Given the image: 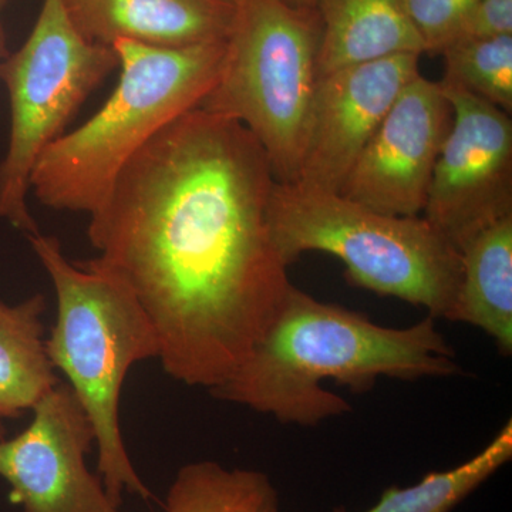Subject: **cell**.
Masks as SVG:
<instances>
[{
    "label": "cell",
    "mask_w": 512,
    "mask_h": 512,
    "mask_svg": "<svg viewBox=\"0 0 512 512\" xmlns=\"http://www.w3.org/2000/svg\"><path fill=\"white\" fill-rule=\"evenodd\" d=\"M275 175L238 121L192 109L131 158L90 214L86 261L119 278L168 376L212 390L237 372L291 288L269 227Z\"/></svg>",
    "instance_id": "6da1fadb"
},
{
    "label": "cell",
    "mask_w": 512,
    "mask_h": 512,
    "mask_svg": "<svg viewBox=\"0 0 512 512\" xmlns=\"http://www.w3.org/2000/svg\"><path fill=\"white\" fill-rule=\"evenodd\" d=\"M461 372L431 316L410 328H386L291 285L251 355L210 393L281 423L313 427L352 412L339 394L323 389L325 380L366 393L380 377L414 382Z\"/></svg>",
    "instance_id": "7a4b0ae2"
},
{
    "label": "cell",
    "mask_w": 512,
    "mask_h": 512,
    "mask_svg": "<svg viewBox=\"0 0 512 512\" xmlns=\"http://www.w3.org/2000/svg\"><path fill=\"white\" fill-rule=\"evenodd\" d=\"M26 238L56 293L47 356L92 423L104 490L116 505L123 491L148 500L153 494L136 473L121 434L120 397L131 367L158 359L153 323L119 278L87 262L73 264L55 237L37 232Z\"/></svg>",
    "instance_id": "3957f363"
},
{
    "label": "cell",
    "mask_w": 512,
    "mask_h": 512,
    "mask_svg": "<svg viewBox=\"0 0 512 512\" xmlns=\"http://www.w3.org/2000/svg\"><path fill=\"white\" fill-rule=\"evenodd\" d=\"M227 40L157 49L119 40L120 79L83 126L37 161L30 192L47 208L92 214L121 170L165 126L195 109L220 73Z\"/></svg>",
    "instance_id": "277c9868"
},
{
    "label": "cell",
    "mask_w": 512,
    "mask_h": 512,
    "mask_svg": "<svg viewBox=\"0 0 512 512\" xmlns=\"http://www.w3.org/2000/svg\"><path fill=\"white\" fill-rule=\"evenodd\" d=\"M279 255L291 266L306 252L336 256L352 285L448 319L461 255L429 222L384 214L340 192L275 183L268 210Z\"/></svg>",
    "instance_id": "5b68a950"
},
{
    "label": "cell",
    "mask_w": 512,
    "mask_h": 512,
    "mask_svg": "<svg viewBox=\"0 0 512 512\" xmlns=\"http://www.w3.org/2000/svg\"><path fill=\"white\" fill-rule=\"evenodd\" d=\"M315 9L239 0L220 73L197 109L242 124L265 151L276 183H296L319 82Z\"/></svg>",
    "instance_id": "8992f818"
},
{
    "label": "cell",
    "mask_w": 512,
    "mask_h": 512,
    "mask_svg": "<svg viewBox=\"0 0 512 512\" xmlns=\"http://www.w3.org/2000/svg\"><path fill=\"white\" fill-rule=\"evenodd\" d=\"M116 69L113 47L80 35L63 0H43L26 42L0 63L10 106L8 150L0 163V220L26 237L40 232L28 205L37 161Z\"/></svg>",
    "instance_id": "52a82bcc"
},
{
    "label": "cell",
    "mask_w": 512,
    "mask_h": 512,
    "mask_svg": "<svg viewBox=\"0 0 512 512\" xmlns=\"http://www.w3.org/2000/svg\"><path fill=\"white\" fill-rule=\"evenodd\" d=\"M453 124L431 177L424 218L460 251L512 215L511 114L440 80Z\"/></svg>",
    "instance_id": "ba28073f"
},
{
    "label": "cell",
    "mask_w": 512,
    "mask_h": 512,
    "mask_svg": "<svg viewBox=\"0 0 512 512\" xmlns=\"http://www.w3.org/2000/svg\"><path fill=\"white\" fill-rule=\"evenodd\" d=\"M28 427L0 439V477L23 512H119L86 457L96 446L89 417L67 383L33 406Z\"/></svg>",
    "instance_id": "9c48e42d"
},
{
    "label": "cell",
    "mask_w": 512,
    "mask_h": 512,
    "mask_svg": "<svg viewBox=\"0 0 512 512\" xmlns=\"http://www.w3.org/2000/svg\"><path fill=\"white\" fill-rule=\"evenodd\" d=\"M451 124L453 107L441 83L417 74L363 148L340 194L384 214L419 217Z\"/></svg>",
    "instance_id": "30bf717a"
},
{
    "label": "cell",
    "mask_w": 512,
    "mask_h": 512,
    "mask_svg": "<svg viewBox=\"0 0 512 512\" xmlns=\"http://www.w3.org/2000/svg\"><path fill=\"white\" fill-rule=\"evenodd\" d=\"M420 57H384L320 77L296 183L342 190L394 100L420 74Z\"/></svg>",
    "instance_id": "8fae6325"
},
{
    "label": "cell",
    "mask_w": 512,
    "mask_h": 512,
    "mask_svg": "<svg viewBox=\"0 0 512 512\" xmlns=\"http://www.w3.org/2000/svg\"><path fill=\"white\" fill-rule=\"evenodd\" d=\"M80 35L97 45L119 40L157 49H184L227 40L232 0H63Z\"/></svg>",
    "instance_id": "7c38bea8"
},
{
    "label": "cell",
    "mask_w": 512,
    "mask_h": 512,
    "mask_svg": "<svg viewBox=\"0 0 512 512\" xmlns=\"http://www.w3.org/2000/svg\"><path fill=\"white\" fill-rule=\"evenodd\" d=\"M320 77L397 55H426L407 0H316Z\"/></svg>",
    "instance_id": "4fadbf2b"
},
{
    "label": "cell",
    "mask_w": 512,
    "mask_h": 512,
    "mask_svg": "<svg viewBox=\"0 0 512 512\" xmlns=\"http://www.w3.org/2000/svg\"><path fill=\"white\" fill-rule=\"evenodd\" d=\"M461 278L447 320L480 328L504 356L512 353V215L460 249Z\"/></svg>",
    "instance_id": "5bb4252c"
},
{
    "label": "cell",
    "mask_w": 512,
    "mask_h": 512,
    "mask_svg": "<svg viewBox=\"0 0 512 512\" xmlns=\"http://www.w3.org/2000/svg\"><path fill=\"white\" fill-rule=\"evenodd\" d=\"M42 293L8 305L0 301V417L22 416L60 383L46 352Z\"/></svg>",
    "instance_id": "9a60e30c"
},
{
    "label": "cell",
    "mask_w": 512,
    "mask_h": 512,
    "mask_svg": "<svg viewBox=\"0 0 512 512\" xmlns=\"http://www.w3.org/2000/svg\"><path fill=\"white\" fill-rule=\"evenodd\" d=\"M167 512H281L278 491L261 471L187 464L168 491Z\"/></svg>",
    "instance_id": "2e32d148"
},
{
    "label": "cell",
    "mask_w": 512,
    "mask_h": 512,
    "mask_svg": "<svg viewBox=\"0 0 512 512\" xmlns=\"http://www.w3.org/2000/svg\"><path fill=\"white\" fill-rule=\"evenodd\" d=\"M512 458V423L508 420L484 450L466 463L426 474L412 487L396 485L383 491L366 512H451ZM332 512H348L338 507Z\"/></svg>",
    "instance_id": "e0dca14e"
},
{
    "label": "cell",
    "mask_w": 512,
    "mask_h": 512,
    "mask_svg": "<svg viewBox=\"0 0 512 512\" xmlns=\"http://www.w3.org/2000/svg\"><path fill=\"white\" fill-rule=\"evenodd\" d=\"M440 55L446 66L441 80L512 113V36L464 37Z\"/></svg>",
    "instance_id": "ac0fdd59"
},
{
    "label": "cell",
    "mask_w": 512,
    "mask_h": 512,
    "mask_svg": "<svg viewBox=\"0 0 512 512\" xmlns=\"http://www.w3.org/2000/svg\"><path fill=\"white\" fill-rule=\"evenodd\" d=\"M477 0H407L427 53H440L460 36Z\"/></svg>",
    "instance_id": "d6986e66"
},
{
    "label": "cell",
    "mask_w": 512,
    "mask_h": 512,
    "mask_svg": "<svg viewBox=\"0 0 512 512\" xmlns=\"http://www.w3.org/2000/svg\"><path fill=\"white\" fill-rule=\"evenodd\" d=\"M494 36H512V0H477L457 39Z\"/></svg>",
    "instance_id": "ffe728a7"
},
{
    "label": "cell",
    "mask_w": 512,
    "mask_h": 512,
    "mask_svg": "<svg viewBox=\"0 0 512 512\" xmlns=\"http://www.w3.org/2000/svg\"><path fill=\"white\" fill-rule=\"evenodd\" d=\"M2 3H0V9H2ZM8 47H6V35L5 29H3L2 19H0V63L5 60V57L8 56Z\"/></svg>",
    "instance_id": "44dd1931"
},
{
    "label": "cell",
    "mask_w": 512,
    "mask_h": 512,
    "mask_svg": "<svg viewBox=\"0 0 512 512\" xmlns=\"http://www.w3.org/2000/svg\"><path fill=\"white\" fill-rule=\"evenodd\" d=\"M289 5L299 9H315L316 0H285Z\"/></svg>",
    "instance_id": "7402d4cb"
},
{
    "label": "cell",
    "mask_w": 512,
    "mask_h": 512,
    "mask_svg": "<svg viewBox=\"0 0 512 512\" xmlns=\"http://www.w3.org/2000/svg\"><path fill=\"white\" fill-rule=\"evenodd\" d=\"M6 429H5V420L0 417V439H5Z\"/></svg>",
    "instance_id": "603a6c76"
},
{
    "label": "cell",
    "mask_w": 512,
    "mask_h": 512,
    "mask_svg": "<svg viewBox=\"0 0 512 512\" xmlns=\"http://www.w3.org/2000/svg\"><path fill=\"white\" fill-rule=\"evenodd\" d=\"M232 2L235 3V5H237V3L239 2V0H232Z\"/></svg>",
    "instance_id": "cb8c5ba5"
},
{
    "label": "cell",
    "mask_w": 512,
    "mask_h": 512,
    "mask_svg": "<svg viewBox=\"0 0 512 512\" xmlns=\"http://www.w3.org/2000/svg\"><path fill=\"white\" fill-rule=\"evenodd\" d=\"M5 2H6V0H0V3H2V5H3V3H5Z\"/></svg>",
    "instance_id": "d4e9b609"
}]
</instances>
